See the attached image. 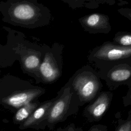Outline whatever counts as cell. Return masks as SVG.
Returning <instances> with one entry per match:
<instances>
[{"mask_svg": "<svg viewBox=\"0 0 131 131\" xmlns=\"http://www.w3.org/2000/svg\"><path fill=\"white\" fill-rule=\"evenodd\" d=\"M63 45H58L45 54L38 70L40 76L45 82H54L61 76L63 67Z\"/></svg>", "mask_w": 131, "mask_h": 131, "instance_id": "cell-5", "label": "cell"}, {"mask_svg": "<svg viewBox=\"0 0 131 131\" xmlns=\"http://www.w3.org/2000/svg\"><path fill=\"white\" fill-rule=\"evenodd\" d=\"M45 92L42 89L38 88L14 93L3 99V102L15 108H20L31 102V101Z\"/></svg>", "mask_w": 131, "mask_h": 131, "instance_id": "cell-9", "label": "cell"}, {"mask_svg": "<svg viewBox=\"0 0 131 131\" xmlns=\"http://www.w3.org/2000/svg\"><path fill=\"white\" fill-rule=\"evenodd\" d=\"M131 58V47H125L107 41L94 48L88 59L97 68L110 63Z\"/></svg>", "mask_w": 131, "mask_h": 131, "instance_id": "cell-4", "label": "cell"}, {"mask_svg": "<svg viewBox=\"0 0 131 131\" xmlns=\"http://www.w3.org/2000/svg\"><path fill=\"white\" fill-rule=\"evenodd\" d=\"M39 14L38 8L27 2L17 3L10 10V14L13 18L23 23L35 20Z\"/></svg>", "mask_w": 131, "mask_h": 131, "instance_id": "cell-8", "label": "cell"}, {"mask_svg": "<svg viewBox=\"0 0 131 131\" xmlns=\"http://www.w3.org/2000/svg\"><path fill=\"white\" fill-rule=\"evenodd\" d=\"M100 79L111 90L131 84V58L106 64L98 68Z\"/></svg>", "mask_w": 131, "mask_h": 131, "instance_id": "cell-2", "label": "cell"}, {"mask_svg": "<svg viewBox=\"0 0 131 131\" xmlns=\"http://www.w3.org/2000/svg\"><path fill=\"white\" fill-rule=\"evenodd\" d=\"M118 12L131 21V8H121L117 10Z\"/></svg>", "mask_w": 131, "mask_h": 131, "instance_id": "cell-15", "label": "cell"}, {"mask_svg": "<svg viewBox=\"0 0 131 131\" xmlns=\"http://www.w3.org/2000/svg\"><path fill=\"white\" fill-rule=\"evenodd\" d=\"M113 97V94L110 92H101L86 106L85 115L94 120L100 119L109 108Z\"/></svg>", "mask_w": 131, "mask_h": 131, "instance_id": "cell-7", "label": "cell"}, {"mask_svg": "<svg viewBox=\"0 0 131 131\" xmlns=\"http://www.w3.org/2000/svg\"><path fill=\"white\" fill-rule=\"evenodd\" d=\"M69 131H75V130H72L71 128H70V129H69ZM91 131H95V130H91Z\"/></svg>", "mask_w": 131, "mask_h": 131, "instance_id": "cell-17", "label": "cell"}, {"mask_svg": "<svg viewBox=\"0 0 131 131\" xmlns=\"http://www.w3.org/2000/svg\"><path fill=\"white\" fill-rule=\"evenodd\" d=\"M116 131H131V112H129L126 121L122 124Z\"/></svg>", "mask_w": 131, "mask_h": 131, "instance_id": "cell-14", "label": "cell"}, {"mask_svg": "<svg viewBox=\"0 0 131 131\" xmlns=\"http://www.w3.org/2000/svg\"><path fill=\"white\" fill-rule=\"evenodd\" d=\"M79 22L84 30L91 34L108 33L111 29L109 16L107 15L94 13L80 17Z\"/></svg>", "mask_w": 131, "mask_h": 131, "instance_id": "cell-6", "label": "cell"}, {"mask_svg": "<svg viewBox=\"0 0 131 131\" xmlns=\"http://www.w3.org/2000/svg\"><path fill=\"white\" fill-rule=\"evenodd\" d=\"M80 106L77 95L66 84L58 92L57 97L49 111L47 121L51 124L56 123L68 115L76 112Z\"/></svg>", "mask_w": 131, "mask_h": 131, "instance_id": "cell-3", "label": "cell"}, {"mask_svg": "<svg viewBox=\"0 0 131 131\" xmlns=\"http://www.w3.org/2000/svg\"><path fill=\"white\" fill-rule=\"evenodd\" d=\"M22 62L26 70L38 71L41 63L40 54L36 52H30L22 58Z\"/></svg>", "mask_w": 131, "mask_h": 131, "instance_id": "cell-11", "label": "cell"}, {"mask_svg": "<svg viewBox=\"0 0 131 131\" xmlns=\"http://www.w3.org/2000/svg\"><path fill=\"white\" fill-rule=\"evenodd\" d=\"M100 79L98 72L86 65L76 71L66 85L77 95L82 106L101 92L103 85Z\"/></svg>", "mask_w": 131, "mask_h": 131, "instance_id": "cell-1", "label": "cell"}, {"mask_svg": "<svg viewBox=\"0 0 131 131\" xmlns=\"http://www.w3.org/2000/svg\"><path fill=\"white\" fill-rule=\"evenodd\" d=\"M114 43L125 47H131V33L126 31L117 32L113 41Z\"/></svg>", "mask_w": 131, "mask_h": 131, "instance_id": "cell-13", "label": "cell"}, {"mask_svg": "<svg viewBox=\"0 0 131 131\" xmlns=\"http://www.w3.org/2000/svg\"><path fill=\"white\" fill-rule=\"evenodd\" d=\"M54 100L55 98L47 101L37 107L30 116L23 123V127H28L31 126L45 118L47 119Z\"/></svg>", "mask_w": 131, "mask_h": 131, "instance_id": "cell-10", "label": "cell"}, {"mask_svg": "<svg viewBox=\"0 0 131 131\" xmlns=\"http://www.w3.org/2000/svg\"><path fill=\"white\" fill-rule=\"evenodd\" d=\"M37 103L30 102L20 107L15 115V120L18 122L27 120L37 107Z\"/></svg>", "mask_w": 131, "mask_h": 131, "instance_id": "cell-12", "label": "cell"}, {"mask_svg": "<svg viewBox=\"0 0 131 131\" xmlns=\"http://www.w3.org/2000/svg\"><path fill=\"white\" fill-rule=\"evenodd\" d=\"M123 102L125 106L131 105V84L128 86V90L126 95L123 97Z\"/></svg>", "mask_w": 131, "mask_h": 131, "instance_id": "cell-16", "label": "cell"}]
</instances>
